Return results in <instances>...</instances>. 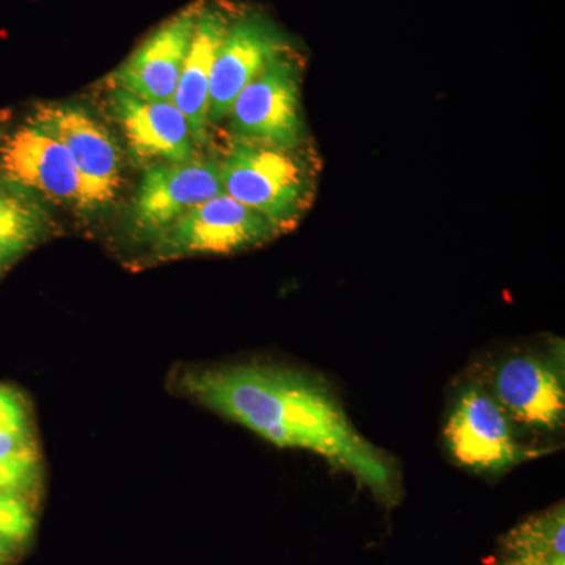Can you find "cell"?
Returning a JSON list of instances; mask_svg holds the SVG:
<instances>
[{"label":"cell","instance_id":"1","mask_svg":"<svg viewBox=\"0 0 565 565\" xmlns=\"http://www.w3.org/2000/svg\"><path fill=\"white\" fill-rule=\"evenodd\" d=\"M182 392L280 448L307 449L355 476L384 501L394 500L396 473L321 382L266 364L211 367L182 375Z\"/></svg>","mask_w":565,"mask_h":565},{"label":"cell","instance_id":"2","mask_svg":"<svg viewBox=\"0 0 565 565\" xmlns=\"http://www.w3.org/2000/svg\"><path fill=\"white\" fill-rule=\"evenodd\" d=\"M300 150L245 137L233 140L218 162L223 192L269 218L280 232L296 225L316 193L313 161Z\"/></svg>","mask_w":565,"mask_h":565},{"label":"cell","instance_id":"3","mask_svg":"<svg viewBox=\"0 0 565 565\" xmlns=\"http://www.w3.org/2000/svg\"><path fill=\"white\" fill-rule=\"evenodd\" d=\"M0 173L11 184L77 210H95L115 196L109 188L85 177L61 143L31 125L22 126L3 141Z\"/></svg>","mask_w":565,"mask_h":565},{"label":"cell","instance_id":"4","mask_svg":"<svg viewBox=\"0 0 565 565\" xmlns=\"http://www.w3.org/2000/svg\"><path fill=\"white\" fill-rule=\"evenodd\" d=\"M228 115L239 137L281 148L302 147V61L297 51L270 62L237 95Z\"/></svg>","mask_w":565,"mask_h":565},{"label":"cell","instance_id":"5","mask_svg":"<svg viewBox=\"0 0 565 565\" xmlns=\"http://www.w3.org/2000/svg\"><path fill=\"white\" fill-rule=\"evenodd\" d=\"M445 440L456 462L478 473H501L533 455L520 444L514 422L492 393L479 386L460 394L446 422Z\"/></svg>","mask_w":565,"mask_h":565},{"label":"cell","instance_id":"6","mask_svg":"<svg viewBox=\"0 0 565 565\" xmlns=\"http://www.w3.org/2000/svg\"><path fill=\"white\" fill-rule=\"evenodd\" d=\"M278 233L269 218L222 192L182 215L159 237L166 256L228 255L258 247Z\"/></svg>","mask_w":565,"mask_h":565},{"label":"cell","instance_id":"7","mask_svg":"<svg viewBox=\"0 0 565 565\" xmlns=\"http://www.w3.org/2000/svg\"><path fill=\"white\" fill-rule=\"evenodd\" d=\"M296 51L269 18L250 11L237 13L215 57L210 88V122L223 120L237 95L270 62Z\"/></svg>","mask_w":565,"mask_h":565},{"label":"cell","instance_id":"8","mask_svg":"<svg viewBox=\"0 0 565 565\" xmlns=\"http://www.w3.org/2000/svg\"><path fill=\"white\" fill-rule=\"evenodd\" d=\"M222 192L218 163L192 159L158 163L143 174L134 199V225L159 236L182 215Z\"/></svg>","mask_w":565,"mask_h":565},{"label":"cell","instance_id":"9","mask_svg":"<svg viewBox=\"0 0 565 565\" xmlns=\"http://www.w3.org/2000/svg\"><path fill=\"white\" fill-rule=\"evenodd\" d=\"M492 390L512 422L541 433L563 429L564 374L556 363L533 353L509 356L494 371Z\"/></svg>","mask_w":565,"mask_h":565},{"label":"cell","instance_id":"10","mask_svg":"<svg viewBox=\"0 0 565 565\" xmlns=\"http://www.w3.org/2000/svg\"><path fill=\"white\" fill-rule=\"evenodd\" d=\"M203 3H192L159 25L117 73L115 88L148 102L172 103Z\"/></svg>","mask_w":565,"mask_h":565},{"label":"cell","instance_id":"11","mask_svg":"<svg viewBox=\"0 0 565 565\" xmlns=\"http://www.w3.org/2000/svg\"><path fill=\"white\" fill-rule=\"evenodd\" d=\"M29 125L61 143L85 177L117 192L121 154L114 139L87 111L70 104H41Z\"/></svg>","mask_w":565,"mask_h":565},{"label":"cell","instance_id":"12","mask_svg":"<svg viewBox=\"0 0 565 565\" xmlns=\"http://www.w3.org/2000/svg\"><path fill=\"white\" fill-rule=\"evenodd\" d=\"M110 103L126 141L137 158L167 162L192 159L191 128L173 103L148 102L121 88H115Z\"/></svg>","mask_w":565,"mask_h":565},{"label":"cell","instance_id":"13","mask_svg":"<svg viewBox=\"0 0 565 565\" xmlns=\"http://www.w3.org/2000/svg\"><path fill=\"white\" fill-rule=\"evenodd\" d=\"M237 11L232 7L204 6L185 55L173 104L182 111L196 140L206 139L210 125V88L215 57Z\"/></svg>","mask_w":565,"mask_h":565},{"label":"cell","instance_id":"14","mask_svg":"<svg viewBox=\"0 0 565 565\" xmlns=\"http://www.w3.org/2000/svg\"><path fill=\"white\" fill-rule=\"evenodd\" d=\"M564 505L533 516L509 534L508 552L516 559L556 564L564 561Z\"/></svg>","mask_w":565,"mask_h":565},{"label":"cell","instance_id":"15","mask_svg":"<svg viewBox=\"0 0 565 565\" xmlns=\"http://www.w3.org/2000/svg\"><path fill=\"white\" fill-rule=\"evenodd\" d=\"M43 230L35 204L0 191V269L28 250Z\"/></svg>","mask_w":565,"mask_h":565},{"label":"cell","instance_id":"16","mask_svg":"<svg viewBox=\"0 0 565 565\" xmlns=\"http://www.w3.org/2000/svg\"><path fill=\"white\" fill-rule=\"evenodd\" d=\"M35 519L21 493L0 490V541L9 544L24 542L32 534Z\"/></svg>","mask_w":565,"mask_h":565},{"label":"cell","instance_id":"17","mask_svg":"<svg viewBox=\"0 0 565 565\" xmlns=\"http://www.w3.org/2000/svg\"><path fill=\"white\" fill-rule=\"evenodd\" d=\"M39 478V456L0 462V490L22 493Z\"/></svg>","mask_w":565,"mask_h":565},{"label":"cell","instance_id":"18","mask_svg":"<svg viewBox=\"0 0 565 565\" xmlns=\"http://www.w3.org/2000/svg\"><path fill=\"white\" fill-rule=\"evenodd\" d=\"M36 456L31 427L29 429H7L0 427V462Z\"/></svg>","mask_w":565,"mask_h":565},{"label":"cell","instance_id":"19","mask_svg":"<svg viewBox=\"0 0 565 565\" xmlns=\"http://www.w3.org/2000/svg\"><path fill=\"white\" fill-rule=\"evenodd\" d=\"M0 427L29 429V414L24 401L13 390L0 386Z\"/></svg>","mask_w":565,"mask_h":565},{"label":"cell","instance_id":"20","mask_svg":"<svg viewBox=\"0 0 565 565\" xmlns=\"http://www.w3.org/2000/svg\"><path fill=\"white\" fill-rule=\"evenodd\" d=\"M504 565H564V561H561V563L556 564H545L537 563V561L516 559V557H511V559H509Z\"/></svg>","mask_w":565,"mask_h":565},{"label":"cell","instance_id":"21","mask_svg":"<svg viewBox=\"0 0 565 565\" xmlns=\"http://www.w3.org/2000/svg\"><path fill=\"white\" fill-rule=\"evenodd\" d=\"M11 544L9 542L0 541V565H3L9 561L11 555Z\"/></svg>","mask_w":565,"mask_h":565},{"label":"cell","instance_id":"22","mask_svg":"<svg viewBox=\"0 0 565 565\" xmlns=\"http://www.w3.org/2000/svg\"><path fill=\"white\" fill-rule=\"evenodd\" d=\"M7 118H9V114H7V111H0V131H2L3 125H6Z\"/></svg>","mask_w":565,"mask_h":565}]
</instances>
